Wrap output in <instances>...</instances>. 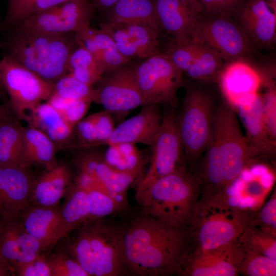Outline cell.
I'll list each match as a JSON object with an SVG mask.
<instances>
[{"label":"cell","mask_w":276,"mask_h":276,"mask_svg":"<svg viewBox=\"0 0 276 276\" xmlns=\"http://www.w3.org/2000/svg\"><path fill=\"white\" fill-rule=\"evenodd\" d=\"M151 147L150 164L147 172L140 178L136 192L157 178L187 167L177 113L173 108L170 107L162 113L160 125Z\"/></svg>","instance_id":"obj_10"},{"label":"cell","mask_w":276,"mask_h":276,"mask_svg":"<svg viewBox=\"0 0 276 276\" xmlns=\"http://www.w3.org/2000/svg\"><path fill=\"white\" fill-rule=\"evenodd\" d=\"M72 174L63 164L56 163L47 168L36 179H34L31 203L47 206H56L72 185Z\"/></svg>","instance_id":"obj_24"},{"label":"cell","mask_w":276,"mask_h":276,"mask_svg":"<svg viewBox=\"0 0 276 276\" xmlns=\"http://www.w3.org/2000/svg\"><path fill=\"white\" fill-rule=\"evenodd\" d=\"M74 131L76 132L78 141L76 147L84 149L96 146L95 113L79 121L76 124Z\"/></svg>","instance_id":"obj_45"},{"label":"cell","mask_w":276,"mask_h":276,"mask_svg":"<svg viewBox=\"0 0 276 276\" xmlns=\"http://www.w3.org/2000/svg\"><path fill=\"white\" fill-rule=\"evenodd\" d=\"M102 219L84 223L95 265V276H120L127 273L124 259L125 229Z\"/></svg>","instance_id":"obj_13"},{"label":"cell","mask_w":276,"mask_h":276,"mask_svg":"<svg viewBox=\"0 0 276 276\" xmlns=\"http://www.w3.org/2000/svg\"><path fill=\"white\" fill-rule=\"evenodd\" d=\"M100 29L112 38L117 49L125 57L130 60L136 57L139 58L137 50L122 24L104 22L100 24Z\"/></svg>","instance_id":"obj_41"},{"label":"cell","mask_w":276,"mask_h":276,"mask_svg":"<svg viewBox=\"0 0 276 276\" xmlns=\"http://www.w3.org/2000/svg\"><path fill=\"white\" fill-rule=\"evenodd\" d=\"M215 109L213 98L206 90L187 89L177 122L186 164L191 172L209 144Z\"/></svg>","instance_id":"obj_6"},{"label":"cell","mask_w":276,"mask_h":276,"mask_svg":"<svg viewBox=\"0 0 276 276\" xmlns=\"http://www.w3.org/2000/svg\"><path fill=\"white\" fill-rule=\"evenodd\" d=\"M14 275L11 267L0 256V276Z\"/></svg>","instance_id":"obj_52"},{"label":"cell","mask_w":276,"mask_h":276,"mask_svg":"<svg viewBox=\"0 0 276 276\" xmlns=\"http://www.w3.org/2000/svg\"><path fill=\"white\" fill-rule=\"evenodd\" d=\"M137 24L161 33L155 0H119L105 12V21Z\"/></svg>","instance_id":"obj_25"},{"label":"cell","mask_w":276,"mask_h":276,"mask_svg":"<svg viewBox=\"0 0 276 276\" xmlns=\"http://www.w3.org/2000/svg\"><path fill=\"white\" fill-rule=\"evenodd\" d=\"M237 241L244 251L276 260V236L248 225Z\"/></svg>","instance_id":"obj_34"},{"label":"cell","mask_w":276,"mask_h":276,"mask_svg":"<svg viewBox=\"0 0 276 276\" xmlns=\"http://www.w3.org/2000/svg\"><path fill=\"white\" fill-rule=\"evenodd\" d=\"M207 15L231 16L243 0H197Z\"/></svg>","instance_id":"obj_47"},{"label":"cell","mask_w":276,"mask_h":276,"mask_svg":"<svg viewBox=\"0 0 276 276\" xmlns=\"http://www.w3.org/2000/svg\"><path fill=\"white\" fill-rule=\"evenodd\" d=\"M268 7L276 13V0H265Z\"/></svg>","instance_id":"obj_54"},{"label":"cell","mask_w":276,"mask_h":276,"mask_svg":"<svg viewBox=\"0 0 276 276\" xmlns=\"http://www.w3.org/2000/svg\"><path fill=\"white\" fill-rule=\"evenodd\" d=\"M28 121L30 125L45 133L55 144L67 143L74 133L75 126L67 122L47 101L38 105Z\"/></svg>","instance_id":"obj_27"},{"label":"cell","mask_w":276,"mask_h":276,"mask_svg":"<svg viewBox=\"0 0 276 276\" xmlns=\"http://www.w3.org/2000/svg\"><path fill=\"white\" fill-rule=\"evenodd\" d=\"M190 38L214 51L225 63L236 60L247 62L259 50L228 16L203 14Z\"/></svg>","instance_id":"obj_7"},{"label":"cell","mask_w":276,"mask_h":276,"mask_svg":"<svg viewBox=\"0 0 276 276\" xmlns=\"http://www.w3.org/2000/svg\"><path fill=\"white\" fill-rule=\"evenodd\" d=\"M197 42L198 49L195 58L185 74L191 79L200 81L218 80L226 63L214 51Z\"/></svg>","instance_id":"obj_32"},{"label":"cell","mask_w":276,"mask_h":276,"mask_svg":"<svg viewBox=\"0 0 276 276\" xmlns=\"http://www.w3.org/2000/svg\"><path fill=\"white\" fill-rule=\"evenodd\" d=\"M95 124L97 141L96 146L103 145L116 127L113 116L106 110L95 113Z\"/></svg>","instance_id":"obj_48"},{"label":"cell","mask_w":276,"mask_h":276,"mask_svg":"<svg viewBox=\"0 0 276 276\" xmlns=\"http://www.w3.org/2000/svg\"><path fill=\"white\" fill-rule=\"evenodd\" d=\"M136 64L131 61L103 74L93 86V102L112 116H121L143 106L136 75Z\"/></svg>","instance_id":"obj_11"},{"label":"cell","mask_w":276,"mask_h":276,"mask_svg":"<svg viewBox=\"0 0 276 276\" xmlns=\"http://www.w3.org/2000/svg\"><path fill=\"white\" fill-rule=\"evenodd\" d=\"M218 80L222 94L234 110L256 98L263 81L260 73L243 60L226 63Z\"/></svg>","instance_id":"obj_16"},{"label":"cell","mask_w":276,"mask_h":276,"mask_svg":"<svg viewBox=\"0 0 276 276\" xmlns=\"http://www.w3.org/2000/svg\"><path fill=\"white\" fill-rule=\"evenodd\" d=\"M62 219L60 240L71 232L89 221L87 192L72 183L66 194L65 202L61 208Z\"/></svg>","instance_id":"obj_28"},{"label":"cell","mask_w":276,"mask_h":276,"mask_svg":"<svg viewBox=\"0 0 276 276\" xmlns=\"http://www.w3.org/2000/svg\"><path fill=\"white\" fill-rule=\"evenodd\" d=\"M96 10L90 0H71L30 15L14 29L57 35L74 34L90 24Z\"/></svg>","instance_id":"obj_12"},{"label":"cell","mask_w":276,"mask_h":276,"mask_svg":"<svg viewBox=\"0 0 276 276\" xmlns=\"http://www.w3.org/2000/svg\"><path fill=\"white\" fill-rule=\"evenodd\" d=\"M238 273L246 276H275L276 260L250 251H244Z\"/></svg>","instance_id":"obj_38"},{"label":"cell","mask_w":276,"mask_h":276,"mask_svg":"<svg viewBox=\"0 0 276 276\" xmlns=\"http://www.w3.org/2000/svg\"><path fill=\"white\" fill-rule=\"evenodd\" d=\"M96 9L106 12L113 6L119 0H90Z\"/></svg>","instance_id":"obj_51"},{"label":"cell","mask_w":276,"mask_h":276,"mask_svg":"<svg viewBox=\"0 0 276 276\" xmlns=\"http://www.w3.org/2000/svg\"><path fill=\"white\" fill-rule=\"evenodd\" d=\"M70 1L71 0H36L31 15Z\"/></svg>","instance_id":"obj_50"},{"label":"cell","mask_w":276,"mask_h":276,"mask_svg":"<svg viewBox=\"0 0 276 276\" xmlns=\"http://www.w3.org/2000/svg\"><path fill=\"white\" fill-rule=\"evenodd\" d=\"M0 84L16 114L27 121L38 105L50 97L54 85L6 56L0 60Z\"/></svg>","instance_id":"obj_8"},{"label":"cell","mask_w":276,"mask_h":276,"mask_svg":"<svg viewBox=\"0 0 276 276\" xmlns=\"http://www.w3.org/2000/svg\"><path fill=\"white\" fill-rule=\"evenodd\" d=\"M255 158L235 111L229 105L216 108L209 144L192 172L200 196L222 194Z\"/></svg>","instance_id":"obj_1"},{"label":"cell","mask_w":276,"mask_h":276,"mask_svg":"<svg viewBox=\"0 0 276 276\" xmlns=\"http://www.w3.org/2000/svg\"><path fill=\"white\" fill-rule=\"evenodd\" d=\"M162 30L181 42L190 38L193 29L203 15L197 0H155Z\"/></svg>","instance_id":"obj_18"},{"label":"cell","mask_w":276,"mask_h":276,"mask_svg":"<svg viewBox=\"0 0 276 276\" xmlns=\"http://www.w3.org/2000/svg\"><path fill=\"white\" fill-rule=\"evenodd\" d=\"M198 49V42L189 38L181 42L173 41L164 53L185 74L195 58Z\"/></svg>","instance_id":"obj_40"},{"label":"cell","mask_w":276,"mask_h":276,"mask_svg":"<svg viewBox=\"0 0 276 276\" xmlns=\"http://www.w3.org/2000/svg\"><path fill=\"white\" fill-rule=\"evenodd\" d=\"M24 156L27 167L32 165L49 168L55 164V143L39 128L31 125L23 127Z\"/></svg>","instance_id":"obj_26"},{"label":"cell","mask_w":276,"mask_h":276,"mask_svg":"<svg viewBox=\"0 0 276 276\" xmlns=\"http://www.w3.org/2000/svg\"><path fill=\"white\" fill-rule=\"evenodd\" d=\"M188 243L186 229L169 226L142 214L124 231L127 273L140 276L176 274Z\"/></svg>","instance_id":"obj_2"},{"label":"cell","mask_w":276,"mask_h":276,"mask_svg":"<svg viewBox=\"0 0 276 276\" xmlns=\"http://www.w3.org/2000/svg\"><path fill=\"white\" fill-rule=\"evenodd\" d=\"M0 165L27 168L24 156L23 127L10 118L0 125Z\"/></svg>","instance_id":"obj_29"},{"label":"cell","mask_w":276,"mask_h":276,"mask_svg":"<svg viewBox=\"0 0 276 276\" xmlns=\"http://www.w3.org/2000/svg\"><path fill=\"white\" fill-rule=\"evenodd\" d=\"M122 24L139 55V58L146 59L162 53L159 39L160 32L146 25Z\"/></svg>","instance_id":"obj_33"},{"label":"cell","mask_w":276,"mask_h":276,"mask_svg":"<svg viewBox=\"0 0 276 276\" xmlns=\"http://www.w3.org/2000/svg\"><path fill=\"white\" fill-rule=\"evenodd\" d=\"M275 91L270 90L262 97V113L265 126L270 139L275 142Z\"/></svg>","instance_id":"obj_49"},{"label":"cell","mask_w":276,"mask_h":276,"mask_svg":"<svg viewBox=\"0 0 276 276\" xmlns=\"http://www.w3.org/2000/svg\"><path fill=\"white\" fill-rule=\"evenodd\" d=\"M40 253L39 243L27 232L18 217L0 218V256L13 271L17 265Z\"/></svg>","instance_id":"obj_20"},{"label":"cell","mask_w":276,"mask_h":276,"mask_svg":"<svg viewBox=\"0 0 276 276\" xmlns=\"http://www.w3.org/2000/svg\"><path fill=\"white\" fill-rule=\"evenodd\" d=\"M135 116L115 127L103 145L121 143L142 144L151 146L159 128L162 114L158 105H147Z\"/></svg>","instance_id":"obj_21"},{"label":"cell","mask_w":276,"mask_h":276,"mask_svg":"<svg viewBox=\"0 0 276 276\" xmlns=\"http://www.w3.org/2000/svg\"><path fill=\"white\" fill-rule=\"evenodd\" d=\"M77 45L74 34L57 35L15 29L4 43V56L54 83L68 73L69 58Z\"/></svg>","instance_id":"obj_4"},{"label":"cell","mask_w":276,"mask_h":276,"mask_svg":"<svg viewBox=\"0 0 276 276\" xmlns=\"http://www.w3.org/2000/svg\"><path fill=\"white\" fill-rule=\"evenodd\" d=\"M93 86L67 73L54 83L53 93L69 99L90 98L93 102Z\"/></svg>","instance_id":"obj_39"},{"label":"cell","mask_w":276,"mask_h":276,"mask_svg":"<svg viewBox=\"0 0 276 276\" xmlns=\"http://www.w3.org/2000/svg\"><path fill=\"white\" fill-rule=\"evenodd\" d=\"M200 196V187L187 167L160 177L135 197L143 214L169 226L187 229Z\"/></svg>","instance_id":"obj_3"},{"label":"cell","mask_w":276,"mask_h":276,"mask_svg":"<svg viewBox=\"0 0 276 276\" xmlns=\"http://www.w3.org/2000/svg\"><path fill=\"white\" fill-rule=\"evenodd\" d=\"M84 149L75 159L78 172L91 176L101 187L126 205L127 190L137 177L112 168L106 162L102 153Z\"/></svg>","instance_id":"obj_17"},{"label":"cell","mask_w":276,"mask_h":276,"mask_svg":"<svg viewBox=\"0 0 276 276\" xmlns=\"http://www.w3.org/2000/svg\"><path fill=\"white\" fill-rule=\"evenodd\" d=\"M244 250L237 240L211 249L188 248L177 274L182 276H237Z\"/></svg>","instance_id":"obj_14"},{"label":"cell","mask_w":276,"mask_h":276,"mask_svg":"<svg viewBox=\"0 0 276 276\" xmlns=\"http://www.w3.org/2000/svg\"><path fill=\"white\" fill-rule=\"evenodd\" d=\"M9 117L0 104V125L7 120Z\"/></svg>","instance_id":"obj_53"},{"label":"cell","mask_w":276,"mask_h":276,"mask_svg":"<svg viewBox=\"0 0 276 276\" xmlns=\"http://www.w3.org/2000/svg\"><path fill=\"white\" fill-rule=\"evenodd\" d=\"M27 169L0 165V218L18 217L30 203L34 179Z\"/></svg>","instance_id":"obj_19"},{"label":"cell","mask_w":276,"mask_h":276,"mask_svg":"<svg viewBox=\"0 0 276 276\" xmlns=\"http://www.w3.org/2000/svg\"><path fill=\"white\" fill-rule=\"evenodd\" d=\"M81 82L93 86L104 71L95 57L82 47L77 45L68 62V73Z\"/></svg>","instance_id":"obj_31"},{"label":"cell","mask_w":276,"mask_h":276,"mask_svg":"<svg viewBox=\"0 0 276 276\" xmlns=\"http://www.w3.org/2000/svg\"><path fill=\"white\" fill-rule=\"evenodd\" d=\"M231 17L258 49L275 43L276 13L265 0H243Z\"/></svg>","instance_id":"obj_15"},{"label":"cell","mask_w":276,"mask_h":276,"mask_svg":"<svg viewBox=\"0 0 276 276\" xmlns=\"http://www.w3.org/2000/svg\"><path fill=\"white\" fill-rule=\"evenodd\" d=\"M262 96L259 94L250 103L234 111L239 113L245 126V135L249 150L255 158L270 159L273 156L275 142L269 137L262 113Z\"/></svg>","instance_id":"obj_23"},{"label":"cell","mask_w":276,"mask_h":276,"mask_svg":"<svg viewBox=\"0 0 276 276\" xmlns=\"http://www.w3.org/2000/svg\"><path fill=\"white\" fill-rule=\"evenodd\" d=\"M183 74L165 53L136 64L135 75L143 106L164 104L174 108L177 91L183 84Z\"/></svg>","instance_id":"obj_9"},{"label":"cell","mask_w":276,"mask_h":276,"mask_svg":"<svg viewBox=\"0 0 276 276\" xmlns=\"http://www.w3.org/2000/svg\"><path fill=\"white\" fill-rule=\"evenodd\" d=\"M248 225L276 236L275 190L262 208L257 211Z\"/></svg>","instance_id":"obj_43"},{"label":"cell","mask_w":276,"mask_h":276,"mask_svg":"<svg viewBox=\"0 0 276 276\" xmlns=\"http://www.w3.org/2000/svg\"><path fill=\"white\" fill-rule=\"evenodd\" d=\"M27 232L40 244L42 252L60 241L61 208L30 203L18 216Z\"/></svg>","instance_id":"obj_22"},{"label":"cell","mask_w":276,"mask_h":276,"mask_svg":"<svg viewBox=\"0 0 276 276\" xmlns=\"http://www.w3.org/2000/svg\"><path fill=\"white\" fill-rule=\"evenodd\" d=\"M256 212L233 205L223 194L200 196L186 229L188 248L211 249L237 241Z\"/></svg>","instance_id":"obj_5"},{"label":"cell","mask_w":276,"mask_h":276,"mask_svg":"<svg viewBox=\"0 0 276 276\" xmlns=\"http://www.w3.org/2000/svg\"><path fill=\"white\" fill-rule=\"evenodd\" d=\"M86 191L89 221L102 219L126 206L111 195L100 189L93 188Z\"/></svg>","instance_id":"obj_36"},{"label":"cell","mask_w":276,"mask_h":276,"mask_svg":"<svg viewBox=\"0 0 276 276\" xmlns=\"http://www.w3.org/2000/svg\"><path fill=\"white\" fill-rule=\"evenodd\" d=\"M46 101L67 122L75 126L83 118L93 100L90 98L69 99L52 93Z\"/></svg>","instance_id":"obj_37"},{"label":"cell","mask_w":276,"mask_h":276,"mask_svg":"<svg viewBox=\"0 0 276 276\" xmlns=\"http://www.w3.org/2000/svg\"><path fill=\"white\" fill-rule=\"evenodd\" d=\"M88 273L95 276V265L88 234L84 224L63 250Z\"/></svg>","instance_id":"obj_35"},{"label":"cell","mask_w":276,"mask_h":276,"mask_svg":"<svg viewBox=\"0 0 276 276\" xmlns=\"http://www.w3.org/2000/svg\"><path fill=\"white\" fill-rule=\"evenodd\" d=\"M103 154L106 162L120 172L134 175H141L145 160L135 145L121 143L108 145Z\"/></svg>","instance_id":"obj_30"},{"label":"cell","mask_w":276,"mask_h":276,"mask_svg":"<svg viewBox=\"0 0 276 276\" xmlns=\"http://www.w3.org/2000/svg\"><path fill=\"white\" fill-rule=\"evenodd\" d=\"M51 276H89L64 250L47 256Z\"/></svg>","instance_id":"obj_42"},{"label":"cell","mask_w":276,"mask_h":276,"mask_svg":"<svg viewBox=\"0 0 276 276\" xmlns=\"http://www.w3.org/2000/svg\"><path fill=\"white\" fill-rule=\"evenodd\" d=\"M36 0H7L6 15L3 28L11 31L32 13Z\"/></svg>","instance_id":"obj_44"},{"label":"cell","mask_w":276,"mask_h":276,"mask_svg":"<svg viewBox=\"0 0 276 276\" xmlns=\"http://www.w3.org/2000/svg\"><path fill=\"white\" fill-rule=\"evenodd\" d=\"M14 274L19 276H51L47 256L40 253L32 260L20 263L14 269Z\"/></svg>","instance_id":"obj_46"}]
</instances>
